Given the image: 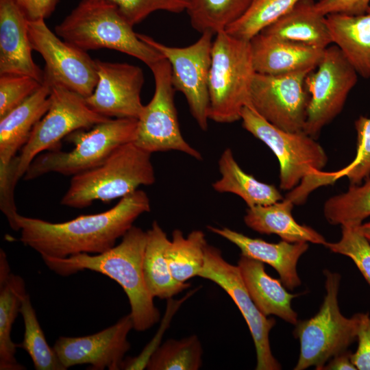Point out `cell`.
Listing matches in <instances>:
<instances>
[{
    "mask_svg": "<svg viewBox=\"0 0 370 370\" xmlns=\"http://www.w3.org/2000/svg\"><path fill=\"white\" fill-rule=\"evenodd\" d=\"M151 210L145 192L136 190L102 212L51 223L18 214L20 241L42 258H66L80 254H102L115 246L141 214Z\"/></svg>",
    "mask_w": 370,
    "mask_h": 370,
    "instance_id": "1",
    "label": "cell"
},
{
    "mask_svg": "<svg viewBox=\"0 0 370 370\" xmlns=\"http://www.w3.org/2000/svg\"><path fill=\"white\" fill-rule=\"evenodd\" d=\"M146 242L147 232L133 225L117 245L102 254H80L66 258L42 259L50 270L62 276L88 269L116 282L128 298L134 329L143 332L158 323L160 317L144 278Z\"/></svg>",
    "mask_w": 370,
    "mask_h": 370,
    "instance_id": "2",
    "label": "cell"
},
{
    "mask_svg": "<svg viewBox=\"0 0 370 370\" xmlns=\"http://www.w3.org/2000/svg\"><path fill=\"white\" fill-rule=\"evenodd\" d=\"M62 40L84 50L110 49L133 56L148 66L164 57L140 39L112 3L82 0L55 27Z\"/></svg>",
    "mask_w": 370,
    "mask_h": 370,
    "instance_id": "3",
    "label": "cell"
},
{
    "mask_svg": "<svg viewBox=\"0 0 370 370\" xmlns=\"http://www.w3.org/2000/svg\"><path fill=\"white\" fill-rule=\"evenodd\" d=\"M151 155L134 142L120 146L99 166L72 176L60 204L84 208L95 201L121 199L140 186L152 185L156 177Z\"/></svg>",
    "mask_w": 370,
    "mask_h": 370,
    "instance_id": "4",
    "label": "cell"
},
{
    "mask_svg": "<svg viewBox=\"0 0 370 370\" xmlns=\"http://www.w3.org/2000/svg\"><path fill=\"white\" fill-rule=\"evenodd\" d=\"M255 73L250 41L225 31L217 33L208 79L209 119L219 123L241 119L243 108L249 104Z\"/></svg>",
    "mask_w": 370,
    "mask_h": 370,
    "instance_id": "5",
    "label": "cell"
},
{
    "mask_svg": "<svg viewBox=\"0 0 370 370\" xmlns=\"http://www.w3.org/2000/svg\"><path fill=\"white\" fill-rule=\"evenodd\" d=\"M137 125L136 119L109 118L90 129L77 130L66 137L73 149L39 154L23 178L32 180L49 173L73 176L96 167L120 146L134 142Z\"/></svg>",
    "mask_w": 370,
    "mask_h": 370,
    "instance_id": "6",
    "label": "cell"
},
{
    "mask_svg": "<svg viewBox=\"0 0 370 370\" xmlns=\"http://www.w3.org/2000/svg\"><path fill=\"white\" fill-rule=\"evenodd\" d=\"M50 100L49 110L10 164L8 186L11 190H14L18 181L39 154L58 149L60 141L70 134L90 129L109 119L92 110L85 97L62 86H51Z\"/></svg>",
    "mask_w": 370,
    "mask_h": 370,
    "instance_id": "7",
    "label": "cell"
},
{
    "mask_svg": "<svg viewBox=\"0 0 370 370\" xmlns=\"http://www.w3.org/2000/svg\"><path fill=\"white\" fill-rule=\"evenodd\" d=\"M326 295L319 312L312 317L298 321L293 332L300 343V352L295 370L314 367L322 370L334 356L347 350L356 339L357 313L347 318L341 312L338 293L341 276L324 270Z\"/></svg>",
    "mask_w": 370,
    "mask_h": 370,
    "instance_id": "8",
    "label": "cell"
},
{
    "mask_svg": "<svg viewBox=\"0 0 370 370\" xmlns=\"http://www.w3.org/2000/svg\"><path fill=\"white\" fill-rule=\"evenodd\" d=\"M241 119L243 127L266 144L277 157L281 189L293 190L303 180L322 171L326 165L328 156L325 150L304 131L281 130L248 105L243 108Z\"/></svg>",
    "mask_w": 370,
    "mask_h": 370,
    "instance_id": "9",
    "label": "cell"
},
{
    "mask_svg": "<svg viewBox=\"0 0 370 370\" xmlns=\"http://www.w3.org/2000/svg\"><path fill=\"white\" fill-rule=\"evenodd\" d=\"M149 67L154 77L155 90L138 119L134 143L151 153L174 150L201 160V153L185 140L180 131L169 62L163 58Z\"/></svg>",
    "mask_w": 370,
    "mask_h": 370,
    "instance_id": "10",
    "label": "cell"
},
{
    "mask_svg": "<svg viewBox=\"0 0 370 370\" xmlns=\"http://www.w3.org/2000/svg\"><path fill=\"white\" fill-rule=\"evenodd\" d=\"M204 32L193 44L171 47L151 37L138 34L140 40L158 51L171 65V81L175 90L186 97L192 116L203 131L209 120L208 79L212 60V36Z\"/></svg>",
    "mask_w": 370,
    "mask_h": 370,
    "instance_id": "11",
    "label": "cell"
},
{
    "mask_svg": "<svg viewBox=\"0 0 370 370\" xmlns=\"http://www.w3.org/2000/svg\"><path fill=\"white\" fill-rule=\"evenodd\" d=\"M316 69L305 79L310 99L304 131L314 138L341 113L358 75L336 45L324 49Z\"/></svg>",
    "mask_w": 370,
    "mask_h": 370,
    "instance_id": "12",
    "label": "cell"
},
{
    "mask_svg": "<svg viewBox=\"0 0 370 370\" xmlns=\"http://www.w3.org/2000/svg\"><path fill=\"white\" fill-rule=\"evenodd\" d=\"M33 50L43 58V82L64 86L84 97L90 95L98 81L95 60L86 51L61 40L46 25L45 19L28 20Z\"/></svg>",
    "mask_w": 370,
    "mask_h": 370,
    "instance_id": "13",
    "label": "cell"
},
{
    "mask_svg": "<svg viewBox=\"0 0 370 370\" xmlns=\"http://www.w3.org/2000/svg\"><path fill=\"white\" fill-rule=\"evenodd\" d=\"M310 71L282 75L255 73L248 106L281 130L304 131L310 99L305 79Z\"/></svg>",
    "mask_w": 370,
    "mask_h": 370,
    "instance_id": "14",
    "label": "cell"
},
{
    "mask_svg": "<svg viewBox=\"0 0 370 370\" xmlns=\"http://www.w3.org/2000/svg\"><path fill=\"white\" fill-rule=\"evenodd\" d=\"M204 264L199 277L209 280L222 288L232 299L243 316L251 334L256 352V370L281 369L273 356L269 333L275 324L257 308L243 280L238 267L227 262L221 251L206 244Z\"/></svg>",
    "mask_w": 370,
    "mask_h": 370,
    "instance_id": "15",
    "label": "cell"
},
{
    "mask_svg": "<svg viewBox=\"0 0 370 370\" xmlns=\"http://www.w3.org/2000/svg\"><path fill=\"white\" fill-rule=\"evenodd\" d=\"M98 81L92 93L86 97L88 106L108 118L138 119L144 108L140 93L143 70L128 63L95 60Z\"/></svg>",
    "mask_w": 370,
    "mask_h": 370,
    "instance_id": "16",
    "label": "cell"
},
{
    "mask_svg": "<svg viewBox=\"0 0 370 370\" xmlns=\"http://www.w3.org/2000/svg\"><path fill=\"white\" fill-rule=\"evenodd\" d=\"M132 329L133 321L128 314L114 325L90 335L60 336L53 347L66 369L87 364L90 370H119L130 349L127 335Z\"/></svg>",
    "mask_w": 370,
    "mask_h": 370,
    "instance_id": "17",
    "label": "cell"
},
{
    "mask_svg": "<svg viewBox=\"0 0 370 370\" xmlns=\"http://www.w3.org/2000/svg\"><path fill=\"white\" fill-rule=\"evenodd\" d=\"M32 50L27 18L15 0H0V75H27L43 83Z\"/></svg>",
    "mask_w": 370,
    "mask_h": 370,
    "instance_id": "18",
    "label": "cell"
},
{
    "mask_svg": "<svg viewBox=\"0 0 370 370\" xmlns=\"http://www.w3.org/2000/svg\"><path fill=\"white\" fill-rule=\"evenodd\" d=\"M51 86L40 88L0 118V190L7 186L9 169L16 153L27 142L36 123L50 106Z\"/></svg>",
    "mask_w": 370,
    "mask_h": 370,
    "instance_id": "19",
    "label": "cell"
},
{
    "mask_svg": "<svg viewBox=\"0 0 370 370\" xmlns=\"http://www.w3.org/2000/svg\"><path fill=\"white\" fill-rule=\"evenodd\" d=\"M249 41L254 70L266 75L312 71L321 60L325 49L262 33Z\"/></svg>",
    "mask_w": 370,
    "mask_h": 370,
    "instance_id": "20",
    "label": "cell"
},
{
    "mask_svg": "<svg viewBox=\"0 0 370 370\" xmlns=\"http://www.w3.org/2000/svg\"><path fill=\"white\" fill-rule=\"evenodd\" d=\"M211 232L236 245L242 256L271 266L278 272L283 285L293 291L301 284L297 271L299 258L308 250L307 243H289L281 241L277 243L260 238H252L227 227L208 226Z\"/></svg>",
    "mask_w": 370,
    "mask_h": 370,
    "instance_id": "21",
    "label": "cell"
},
{
    "mask_svg": "<svg viewBox=\"0 0 370 370\" xmlns=\"http://www.w3.org/2000/svg\"><path fill=\"white\" fill-rule=\"evenodd\" d=\"M237 266L251 299L264 315H275L293 325L297 323L291 306L297 295L288 293L280 280L269 275L259 260L241 255Z\"/></svg>",
    "mask_w": 370,
    "mask_h": 370,
    "instance_id": "22",
    "label": "cell"
},
{
    "mask_svg": "<svg viewBox=\"0 0 370 370\" xmlns=\"http://www.w3.org/2000/svg\"><path fill=\"white\" fill-rule=\"evenodd\" d=\"M314 0H299L288 12L260 33L324 49L332 40L325 16Z\"/></svg>",
    "mask_w": 370,
    "mask_h": 370,
    "instance_id": "23",
    "label": "cell"
},
{
    "mask_svg": "<svg viewBox=\"0 0 370 370\" xmlns=\"http://www.w3.org/2000/svg\"><path fill=\"white\" fill-rule=\"evenodd\" d=\"M27 294L24 280L11 273L7 256L0 249V369L24 370L15 356L17 344L11 338L14 323Z\"/></svg>",
    "mask_w": 370,
    "mask_h": 370,
    "instance_id": "24",
    "label": "cell"
},
{
    "mask_svg": "<svg viewBox=\"0 0 370 370\" xmlns=\"http://www.w3.org/2000/svg\"><path fill=\"white\" fill-rule=\"evenodd\" d=\"M325 19L332 42L358 75L370 78V5L362 14L332 13Z\"/></svg>",
    "mask_w": 370,
    "mask_h": 370,
    "instance_id": "25",
    "label": "cell"
},
{
    "mask_svg": "<svg viewBox=\"0 0 370 370\" xmlns=\"http://www.w3.org/2000/svg\"><path fill=\"white\" fill-rule=\"evenodd\" d=\"M293 202L286 197L266 206L248 208L244 217L247 226L265 234H276L289 243L325 245V238L312 227L298 223L292 215Z\"/></svg>",
    "mask_w": 370,
    "mask_h": 370,
    "instance_id": "26",
    "label": "cell"
},
{
    "mask_svg": "<svg viewBox=\"0 0 370 370\" xmlns=\"http://www.w3.org/2000/svg\"><path fill=\"white\" fill-rule=\"evenodd\" d=\"M146 232L143 273L147 288L152 297L169 299L190 284L178 282L173 277L166 258L171 240L158 223L154 221Z\"/></svg>",
    "mask_w": 370,
    "mask_h": 370,
    "instance_id": "27",
    "label": "cell"
},
{
    "mask_svg": "<svg viewBox=\"0 0 370 370\" xmlns=\"http://www.w3.org/2000/svg\"><path fill=\"white\" fill-rule=\"evenodd\" d=\"M221 177L212 184L218 193H230L239 196L248 208L266 206L283 199L278 188L258 181L245 173L235 160L230 148H226L218 161Z\"/></svg>",
    "mask_w": 370,
    "mask_h": 370,
    "instance_id": "28",
    "label": "cell"
},
{
    "mask_svg": "<svg viewBox=\"0 0 370 370\" xmlns=\"http://www.w3.org/2000/svg\"><path fill=\"white\" fill-rule=\"evenodd\" d=\"M207 244L204 233L193 230L186 237L180 230L172 233V239L166 250L170 271L178 282L198 276L204 264V249Z\"/></svg>",
    "mask_w": 370,
    "mask_h": 370,
    "instance_id": "29",
    "label": "cell"
},
{
    "mask_svg": "<svg viewBox=\"0 0 370 370\" xmlns=\"http://www.w3.org/2000/svg\"><path fill=\"white\" fill-rule=\"evenodd\" d=\"M253 0H190L186 10L192 27L201 34L225 31L249 8Z\"/></svg>",
    "mask_w": 370,
    "mask_h": 370,
    "instance_id": "30",
    "label": "cell"
},
{
    "mask_svg": "<svg viewBox=\"0 0 370 370\" xmlns=\"http://www.w3.org/2000/svg\"><path fill=\"white\" fill-rule=\"evenodd\" d=\"M323 214L332 225H361L370 216V178L362 185L350 184L345 193L329 198Z\"/></svg>",
    "mask_w": 370,
    "mask_h": 370,
    "instance_id": "31",
    "label": "cell"
},
{
    "mask_svg": "<svg viewBox=\"0 0 370 370\" xmlns=\"http://www.w3.org/2000/svg\"><path fill=\"white\" fill-rule=\"evenodd\" d=\"M20 313L25 331L23 340L17 347L27 352L36 370H66L53 347L47 343L27 293L23 299Z\"/></svg>",
    "mask_w": 370,
    "mask_h": 370,
    "instance_id": "32",
    "label": "cell"
},
{
    "mask_svg": "<svg viewBox=\"0 0 370 370\" xmlns=\"http://www.w3.org/2000/svg\"><path fill=\"white\" fill-rule=\"evenodd\" d=\"M203 349L195 334L169 339L157 347L146 365L148 370H197L202 365Z\"/></svg>",
    "mask_w": 370,
    "mask_h": 370,
    "instance_id": "33",
    "label": "cell"
},
{
    "mask_svg": "<svg viewBox=\"0 0 370 370\" xmlns=\"http://www.w3.org/2000/svg\"><path fill=\"white\" fill-rule=\"evenodd\" d=\"M299 0H254L247 11L225 30L250 40L288 12Z\"/></svg>",
    "mask_w": 370,
    "mask_h": 370,
    "instance_id": "34",
    "label": "cell"
},
{
    "mask_svg": "<svg viewBox=\"0 0 370 370\" xmlns=\"http://www.w3.org/2000/svg\"><path fill=\"white\" fill-rule=\"evenodd\" d=\"M357 132V151L355 158L344 169L323 173L325 184H332L338 178L346 176L351 184H359L370 175V118L360 116L355 121Z\"/></svg>",
    "mask_w": 370,
    "mask_h": 370,
    "instance_id": "35",
    "label": "cell"
},
{
    "mask_svg": "<svg viewBox=\"0 0 370 370\" xmlns=\"http://www.w3.org/2000/svg\"><path fill=\"white\" fill-rule=\"evenodd\" d=\"M359 226L342 225L341 239L335 243L327 242L324 246L352 259L370 286V242L361 233Z\"/></svg>",
    "mask_w": 370,
    "mask_h": 370,
    "instance_id": "36",
    "label": "cell"
},
{
    "mask_svg": "<svg viewBox=\"0 0 370 370\" xmlns=\"http://www.w3.org/2000/svg\"><path fill=\"white\" fill-rule=\"evenodd\" d=\"M42 84L27 75H0V118L29 97Z\"/></svg>",
    "mask_w": 370,
    "mask_h": 370,
    "instance_id": "37",
    "label": "cell"
},
{
    "mask_svg": "<svg viewBox=\"0 0 370 370\" xmlns=\"http://www.w3.org/2000/svg\"><path fill=\"white\" fill-rule=\"evenodd\" d=\"M114 4L132 25L158 10L180 13L186 10L190 0H105Z\"/></svg>",
    "mask_w": 370,
    "mask_h": 370,
    "instance_id": "38",
    "label": "cell"
},
{
    "mask_svg": "<svg viewBox=\"0 0 370 370\" xmlns=\"http://www.w3.org/2000/svg\"><path fill=\"white\" fill-rule=\"evenodd\" d=\"M358 348L352 353V360L358 370H370V316L368 312L357 313Z\"/></svg>",
    "mask_w": 370,
    "mask_h": 370,
    "instance_id": "39",
    "label": "cell"
},
{
    "mask_svg": "<svg viewBox=\"0 0 370 370\" xmlns=\"http://www.w3.org/2000/svg\"><path fill=\"white\" fill-rule=\"evenodd\" d=\"M369 5L370 0H319L315 3L317 10L324 16L332 13L362 14Z\"/></svg>",
    "mask_w": 370,
    "mask_h": 370,
    "instance_id": "40",
    "label": "cell"
},
{
    "mask_svg": "<svg viewBox=\"0 0 370 370\" xmlns=\"http://www.w3.org/2000/svg\"><path fill=\"white\" fill-rule=\"evenodd\" d=\"M28 20L45 19L54 11L59 0H15Z\"/></svg>",
    "mask_w": 370,
    "mask_h": 370,
    "instance_id": "41",
    "label": "cell"
},
{
    "mask_svg": "<svg viewBox=\"0 0 370 370\" xmlns=\"http://www.w3.org/2000/svg\"><path fill=\"white\" fill-rule=\"evenodd\" d=\"M351 356L352 353L345 350L332 358V360L324 365L322 370H356Z\"/></svg>",
    "mask_w": 370,
    "mask_h": 370,
    "instance_id": "42",
    "label": "cell"
},
{
    "mask_svg": "<svg viewBox=\"0 0 370 370\" xmlns=\"http://www.w3.org/2000/svg\"><path fill=\"white\" fill-rule=\"evenodd\" d=\"M359 228L363 236L370 242V222L362 223Z\"/></svg>",
    "mask_w": 370,
    "mask_h": 370,
    "instance_id": "43",
    "label": "cell"
},
{
    "mask_svg": "<svg viewBox=\"0 0 370 370\" xmlns=\"http://www.w3.org/2000/svg\"><path fill=\"white\" fill-rule=\"evenodd\" d=\"M254 1V0H253Z\"/></svg>",
    "mask_w": 370,
    "mask_h": 370,
    "instance_id": "44",
    "label": "cell"
}]
</instances>
